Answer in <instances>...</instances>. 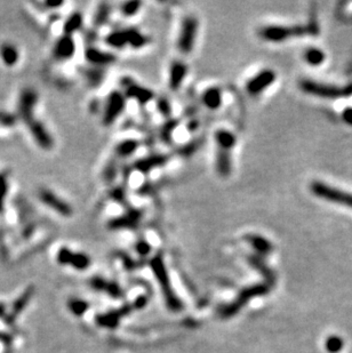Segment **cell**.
Listing matches in <instances>:
<instances>
[{
  "mask_svg": "<svg viewBox=\"0 0 352 353\" xmlns=\"http://www.w3.org/2000/svg\"><path fill=\"white\" fill-rule=\"evenodd\" d=\"M37 102V95L33 91H25L22 94L21 101H19V112L23 117V120L28 125L30 132L39 145L41 148L49 150L53 147V140L50 135L47 133L45 127L41 123L36 120L33 116V107Z\"/></svg>",
  "mask_w": 352,
  "mask_h": 353,
  "instance_id": "1",
  "label": "cell"
},
{
  "mask_svg": "<svg viewBox=\"0 0 352 353\" xmlns=\"http://www.w3.org/2000/svg\"><path fill=\"white\" fill-rule=\"evenodd\" d=\"M318 32V26L315 22L309 25H270L264 26L259 31V36L265 41L283 42L291 38L304 36L307 33L315 34Z\"/></svg>",
  "mask_w": 352,
  "mask_h": 353,
  "instance_id": "2",
  "label": "cell"
},
{
  "mask_svg": "<svg viewBox=\"0 0 352 353\" xmlns=\"http://www.w3.org/2000/svg\"><path fill=\"white\" fill-rule=\"evenodd\" d=\"M300 87L304 93L324 97V99H340V97L352 95V85L340 87V86L320 84V82L306 79L300 82Z\"/></svg>",
  "mask_w": 352,
  "mask_h": 353,
  "instance_id": "3",
  "label": "cell"
},
{
  "mask_svg": "<svg viewBox=\"0 0 352 353\" xmlns=\"http://www.w3.org/2000/svg\"><path fill=\"white\" fill-rule=\"evenodd\" d=\"M311 192L317 197L328 200V201L339 203L347 207H352V194L348 192L341 191L336 187H332L327 184L322 182H312L311 183Z\"/></svg>",
  "mask_w": 352,
  "mask_h": 353,
  "instance_id": "4",
  "label": "cell"
},
{
  "mask_svg": "<svg viewBox=\"0 0 352 353\" xmlns=\"http://www.w3.org/2000/svg\"><path fill=\"white\" fill-rule=\"evenodd\" d=\"M107 41L113 47H124L126 44H131L133 47L139 48L147 44L148 39L142 36L139 31L132 29L112 33L108 37Z\"/></svg>",
  "mask_w": 352,
  "mask_h": 353,
  "instance_id": "5",
  "label": "cell"
},
{
  "mask_svg": "<svg viewBox=\"0 0 352 353\" xmlns=\"http://www.w3.org/2000/svg\"><path fill=\"white\" fill-rule=\"evenodd\" d=\"M198 31V21L194 17H185L183 21L181 32L178 38V49L182 53H189L192 50L195 36Z\"/></svg>",
  "mask_w": 352,
  "mask_h": 353,
  "instance_id": "6",
  "label": "cell"
},
{
  "mask_svg": "<svg viewBox=\"0 0 352 353\" xmlns=\"http://www.w3.org/2000/svg\"><path fill=\"white\" fill-rule=\"evenodd\" d=\"M56 260L61 265L72 266L73 269L79 270V271L88 269L89 265H91V260H89L87 255L74 253L69 248H64V247L58 250Z\"/></svg>",
  "mask_w": 352,
  "mask_h": 353,
  "instance_id": "7",
  "label": "cell"
},
{
  "mask_svg": "<svg viewBox=\"0 0 352 353\" xmlns=\"http://www.w3.org/2000/svg\"><path fill=\"white\" fill-rule=\"evenodd\" d=\"M125 108V99L119 92L112 93L108 100L107 108L103 116V123L109 126L117 119Z\"/></svg>",
  "mask_w": 352,
  "mask_h": 353,
  "instance_id": "8",
  "label": "cell"
},
{
  "mask_svg": "<svg viewBox=\"0 0 352 353\" xmlns=\"http://www.w3.org/2000/svg\"><path fill=\"white\" fill-rule=\"evenodd\" d=\"M276 80V73L272 70H264L247 82V92L250 95H257L272 85Z\"/></svg>",
  "mask_w": 352,
  "mask_h": 353,
  "instance_id": "9",
  "label": "cell"
},
{
  "mask_svg": "<svg viewBox=\"0 0 352 353\" xmlns=\"http://www.w3.org/2000/svg\"><path fill=\"white\" fill-rule=\"evenodd\" d=\"M40 198L45 205L50 207V208L60 213L61 215H63V216H70L72 214V208L70 207L69 203H66L64 200L58 198L52 191L42 190L40 192Z\"/></svg>",
  "mask_w": 352,
  "mask_h": 353,
  "instance_id": "10",
  "label": "cell"
},
{
  "mask_svg": "<svg viewBox=\"0 0 352 353\" xmlns=\"http://www.w3.org/2000/svg\"><path fill=\"white\" fill-rule=\"evenodd\" d=\"M186 72L187 68L183 62L176 61L172 64L170 70V87L173 91H176V89L181 87L182 82L186 76Z\"/></svg>",
  "mask_w": 352,
  "mask_h": 353,
  "instance_id": "11",
  "label": "cell"
},
{
  "mask_svg": "<svg viewBox=\"0 0 352 353\" xmlns=\"http://www.w3.org/2000/svg\"><path fill=\"white\" fill-rule=\"evenodd\" d=\"M168 157L165 155H155V156H150L148 157V158L141 159L139 162L135 163V167L138 168L139 171L143 172V173H148L150 172L151 170H154L156 167L163 166V165H165L168 162Z\"/></svg>",
  "mask_w": 352,
  "mask_h": 353,
  "instance_id": "12",
  "label": "cell"
},
{
  "mask_svg": "<svg viewBox=\"0 0 352 353\" xmlns=\"http://www.w3.org/2000/svg\"><path fill=\"white\" fill-rule=\"evenodd\" d=\"M32 295H33V288L30 287L21 297H19L16 302H15L13 310H11V313L8 316H6V320H5L6 324L13 326L14 323H15V318H16L19 313L24 310V308L26 307V305H28L30 299L32 297Z\"/></svg>",
  "mask_w": 352,
  "mask_h": 353,
  "instance_id": "13",
  "label": "cell"
},
{
  "mask_svg": "<svg viewBox=\"0 0 352 353\" xmlns=\"http://www.w3.org/2000/svg\"><path fill=\"white\" fill-rule=\"evenodd\" d=\"M202 103L210 110H216L222 104V94L221 91L216 87H210L206 89L202 94Z\"/></svg>",
  "mask_w": 352,
  "mask_h": 353,
  "instance_id": "14",
  "label": "cell"
},
{
  "mask_svg": "<svg viewBox=\"0 0 352 353\" xmlns=\"http://www.w3.org/2000/svg\"><path fill=\"white\" fill-rule=\"evenodd\" d=\"M215 141H216L220 150L229 152L231 149L234 148V145H236L237 139L231 132L225 131V129H220V131H217L216 134H215Z\"/></svg>",
  "mask_w": 352,
  "mask_h": 353,
  "instance_id": "15",
  "label": "cell"
},
{
  "mask_svg": "<svg viewBox=\"0 0 352 353\" xmlns=\"http://www.w3.org/2000/svg\"><path fill=\"white\" fill-rule=\"evenodd\" d=\"M55 56L61 60H66L71 57L74 53V44L70 37H64L57 41L55 46Z\"/></svg>",
  "mask_w": 352,
  "mask_h": 353,
  "instance_id": "16",
  "label": "cell"
},
{
  "mask_svg": "<svg viewBox=\"0 0 352 353\" xmlns=\"http://www.w3.org/2000/svg\"><path fill=\"white\" fill-rule=\"evenodd\" d=\"M127 95L132 99L138 100L141 104H146L154 97V94L147 88L140 87L138 85L131 84L130 87L127 88Z\"/></svg>",
  "mask_w": 352,
  "mask_h": 353,
  "instance_id": "17",
  "label": "cell"
},
{
  "mask_svg": "<svg viewBox=\"0 0 352 353\" xmlns=\"http://www.w3.org/2000/svg\"><path fill=\"white\" fill-rule=\"evenodd\" d=\"M216 171L221 176H229L231 173V158L228 151L218 150L216 157Z\"/></svg>",
  "mask_w": 352,
  "mask_h": 353,
  "instance_id": "18",
  "label": "cell"
},
{
  "mask_svg": "<svg viewBox=\"0 0 352 353\" xmlns=\"http://www.w3.org/2000/svg\"><path fill=\"white\" fill-rule=\"evenodd\" d=\"M66 307H68L69 311L71 312L74 317H81V316H84L86 312H87L89 304H88L87 301L73 297V299H70L68 301Z\"/></svg>",
  "mask_w": 352,
  "mask_h": 353,
  "instance_id": "19",
  "label": "cell"
},
{
  "mask_svg": "<svg viewBox=\"0 0 352 353\" xmlns=\"http://www.w3.org/2000/svg\"><path fill=\"white\" fill-rule=\"evenodd\" d=\"M0 56L7 65H14L18 60V53L14 46L5 44L0 47Z\"/></svg>",
  "mask_w": 352,
  "mask_h": 353,
  "instance_id": "20",
  "label": "cell"
},
{
  "mask_svg": "<svg viewBox=\"0 0 352 353\" xmlns=\"http://www.w3.org/2000/svg\"><path fill=\"white\" fill-rule=\"evenodd\" d=\"M88 60L95 64H108L115 61V56L109 53L100 52L97 49H89L87 52Z\"/></svg>",
  "mask_w": 352,
  "mask_h": 353,
  "instance_id": "21",
  "label": "cell"
},
{
  "mask_svg": "<svg viewBox=\"0 0 352 353\" xmlns=\"http://www.w3.org/2000/svg\"><path fill=\"white\" fill-rule=\"evenodd\" d=\"M140 218V213L139 211H133V213H130L126 216L120 217L118 219H116V221H113L111 223L112 227H126V226H134L136 223L139 222Z\"/></svg>",
  "mask_w": 352,
  "mask_h": 353,
  "instance_id": "22",
  "label": "cell"
},
{
  "mask_svg": "<svg viewBox=\"0 0 352 353\" xmlns=\"http://www.w3.org/2000/svg\"><path fill=\"white\" fill-rule=\"evenodd\" d=\"M304 60L310 65H320L325 61V53L318 48H310L304 54Z\"/></svg>",
  "mask_w": 352,
  "mask_h": 353,
  "instance_id": "23",
  "label": "cell"
},
{
  "mask_svg": "<svg viewBox=\"0 0 352 353\" xmlns=\"http://www.w3.org/2000/svg\"><path fill=\"white\" fill-rule=\"evenodd\" d=\"M139 147V143L134 140H127L121 142L118 147H117V154L121 157H127L132 154H134L136 149Z\"/></svg>",
  "mask_w": 352,
  "mask_h": 353,
  "instance_id": "24",
  "label": "cell"
},
{
  "mask_svg": "<svg viewBox=\"0 0 352 353\" xmlns=\"http://www.w3.org/2000/svg\"><path fill=\"white\" fill-rule=\"evenodd\" d=\"M344 347V342L341 337L330 336L326 341V349L330 353H339Z\"/></svg>",
  "mask_w": 352,
  "mask_h": 353,
  "instance_id": "25",
  "label": "cell"
},
{
  "mask_svg": "<svg viewBox=\"0 0 352 353\" xmlns=\"http://www.w3.org/2000/svg\"><path fill=\"white\" fill-rule=\"evenodd\" d=\"M248 240L249 242H252L254 247H255L256 249H259L260 252H268L270 249V244L262 237H254V235H252V237H249Z\"/></svg>",
  "mask_w": 352,
  "mask_h": 353,
  "instance_id": "26",
  "label": "cell"
},
{
  "mask_svg": "<svg viewBox=\"0 0 352 353\" xmlns=\"http://www.w3.org/2000/svg\"><path fill=\"white\" fill-rule=\"evenodd\" d=\"M81 23V16L79 14H74L73 16L70 17L68 23L65 24V31L66 32H72L73 30H76L79 27Z\"/></svg>",
  "mask_w": 352,
  "mask_h": 353,
  "instance_id": "27",
  "label": "cell"
},
{
  "mask_svg": "<svg viewBox=\"0 0 352 353\" xmlns=\"http://www.w3.org/2000/svg\"><path fill=\"white\" fill-rule=\"evenodd\" d=\"M140 6H141V2H139V1H130V2L124 3L123 9H121V10H123V13L125 15H127V16H131V15H134L136 11L139 10Z\"/></svg>",
  "mask_w": 352,
  "mask_h": 353,
  "instance_id": "28",
  "label": "cell"
},
{
  "mask_svg": "<svg viewBox=\"0 0 352 353\" xmlns=\"http://www.w3.org/2000/svg\"><path fill=\"white\" fill-rule=\"evenodd\" d=\"M176 121H168V123L164 126L163 129V139L165 141H168L171 139L172 133H173L174 129L176 128Z\"/></svg>",
  "mask_w": 352,
  "mask_h": 353,
  "instance_id": "29",
  "label": "cell"
},
{
  "mask_svg": "<svg viewBox=\"0 0 352 353\" xmlns=\"http://www.w3.org/2000/svg\"><path fill=\"white\" fill-rule=\"evenodd\" d=\"M0 342L7 345V347H10V344L13 343V336L9 335L8 333L0 332Z\"/></svg>",
  "mask_w": 352,
  "mask_h": 353,
  "instance_id": "30",
  "label": "cell"
},
{
  "mask_svg": "<svg viewBox=\"0 0 352 353\" xmlns=\"http://www.w3.org/2000/svg\"><path fill=\"white\" fill-rule=\"evenodd\" d=\"M159 109H160V111H162L164 115H170V112H171V107H170V103L166 100H162L159 102Z\"/></svg>",
  "mask_w": 352,
  "mask_h": 353,
  "instance_id": "31",
  "label": "cell"
},
{
  "mask_svg": "<svg viewBox=\"0 0 352 353\" xmlns=\"http://www.w3.org/2000/svg\"><path fill=\"white\" fill-rule=\"evenodd\" d=\"M342 118L347 124H349L352 126V108H348L344 110V112L342 113Z\"/></svg>",
  "mask_w": 352,
  "mask_h": 353,
  "instance_id": "32",
  "label": "cell"
},
{
  "mask_svg": "<svg viewBox=\"0 0 352 353\" xmlns=\"http://www.w3.org/2000/svg\"><path fill=\"white\" fill-rule=\"evenodd\" d=\"M138 250L139 252L142 254V255H146L149 253V250H150V246H149L147 242H140V244L138 245Z\"/></svg>",
  "mask_w": 352,
  "mask_h": 353,
  "instance_id": "33",
  "label": "cell"
}]
</instances>
